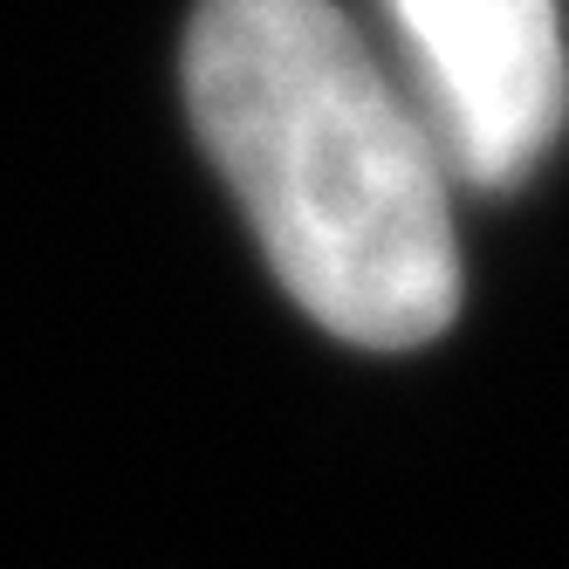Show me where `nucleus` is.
<instances>
[{
    "label": "nucleus",
    "instance_id": "nucleus-2",
    "mask_svg": "<svg viewBox=\"0 0 569 569\" xmlns=\"http://www.w3.org/2000/svg\"><path fill=\"white\" fill-rule=\"evenodd\" d=\"M446 172L515 186L569 110L556 0H385Z\"/></svg>",
    "mask_w": 569,
    "mask_h": 569
},
{
    "label": "nucleus",
    "instance_id": "nucleus-1",
    "mask_svg": "<svg viewBox=\"0 0 569 569\" xmlns=\"http://www.w3.org/2000/svg\"><path fill=\"white\" fill-rule=\"evenodd\" d=\"M186 103L322 330L412 350L460 309L446 158L330 0H199Z\"/></svg>",
    "mask_w": 569,
    "mask_h": 569
}]
</instances>
